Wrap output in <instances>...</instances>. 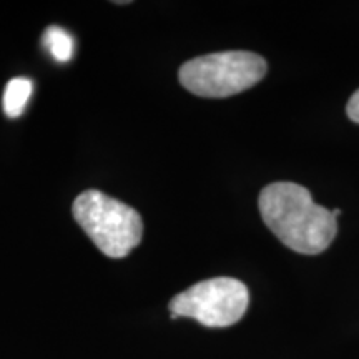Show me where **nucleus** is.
I'll return each instance as SVG.
<instances>
[{
  "label": "nucleus",
  "instance_id": "obj_1",
  "mask_svg": "<svg viewBox=\"0 0 359 359\" xmlns=\"http://www.w3.org/2000/svg\"><path fill=\"white\" fill-rule=\"evenodd\" d=\"M258 205L264 224L296 253H323L338 231L333 213L314 203L311 193L298 183H271L259 193Z\"/></svg>",
  "mask_w": 359,
  "mask_h": 359
},
{
  "label": "nucleus",
  "instance_id": "obj_2",
  "mask_svg": "<svg viewBox=\"0 0 359 359\" xmlns=\"http://www.w3.org/2000/svg\"><path fill=\"white\" fill-rule=\"evenodd\" d=\"M75 222L109 258H125L143 238L137 210L98 190L82 191L72 206Z\"/></svg>",
  "mask_w": 359,
  "mask_h": 359
},
{
  "label": "nucleus",
  "instance_id": "obj_3",
  "mask_svg": "<svg viewBox=\"0 0 359 359\" xmlns=\"http://www.w3.org/2000/svg\"><path fill=\"white\" fill-rule=\"evenodd\" d=\"M266 69L264 58L253 52H218L185 62L178 79L193 95L224 98L257 85L266 75Z\"/></svg>",
  "mask_w": 359,
  "mask_h": 359
},
{
  "label": "nucleus",
  "instance_id": "obj_4",
  "mask_svg": "<svg viewBox=\"0 0 359 359\" xmlns=\"http://www.w3.org/2000/svg\"><path fill=\"white\" fill-rule=\"evenodd\" d=\"M250 304L245 283L212 278L182 291L170 302L172 318H193L206 327H228L243 318Z\"/></svg>",
  "mask_w": 359,
  "mask_h": 359
},
{
  "label": "nucleus",
  "instance_id": "obj_5",
  "mask_svg": "<svg viewBox=\"0 0 359 359\" xmlns=\"http://www.w3.org/2000/svg\"><path fill=\"white\" fill-rule=\"evenodd\" d=\"M34 85L29 79L17 77L7 83L4 92V111L8 118H17L24 114L27 102L32 95Z\"/></svg>",
  "mask_w": 359,
  "mask_h": 359
},
{
  "label": "nucleus",
  "instance_id": "obj_6",
  "mask_svg": "<svg viewBox=\"0 0 359 359\" xmlns=\"http://www.w3.org/2000/svg\"><path fill=\"white\" fill-rule=\"evenodd\" d=\"M43 43L57 62H69L74 55V39L60 27H48L43 34Z\"/></svg>",
  "mask_w": 359,
  "mask_h": 359
},
{
  "label": "nucleus",
  "instance_id": "obj_7",
  "mask_svg": "<svg viewBox=\"0 0 359 359\" xmlns=\"http://www.w3.org/2000/svg\"><path fill=\"white\" fill-rule=\"evenodd\" d=\"M346 114L354 123H359V90H356V92L353 93V97L349 98Z\"/></svg>",
  "mask_w": 359,
  "mask_h": 359
},
{
  "label": "nucleus",
  "instance_id": "obj_8",
  "mask_svg": "<svg viewBox=\"0 0 359 359\" xmlns=\"http://www.w3.org/2000/svg\"><path fill=\"white\" fill-rule=\"evenodd\" d=\"M331 213H333V217H334L336 219H338V217L341 215V210H339V208H334L333 212H331Z\"/></svg>",
  "mask_w": 359,
  "mask_h": 359
}]
</instances>
